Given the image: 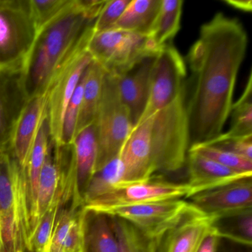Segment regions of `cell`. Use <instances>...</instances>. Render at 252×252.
I'll use <instances>...</instances> for the list:
<instances>
[{"label": "cell", "instance_id": "obj_10", "mask_svg": "<svg viewBox=\"0 0 252 252\" xmlns=\"http://www.w3.org/2000/svg\"><path fill=\"white\" fill-rule=\"evenodd\" d=\"M92 61L88 50L82 51L63 66L51 79L46 92V108L51 139L56 146L61 145L63 120L67 105Z\"/></svg>", "mask_w": 252, "mask_h": 252}, {"label": "cell", "instance_id": "obj_13", "mask_svg": "<svg viewBox=\"0 0 252 252\" xmlns=\"http://www.w3.org/2000/svg\"><path fill=\"white\" fill-rule=\"evenodd\" d=\"M216 220L189 203L184 213L156 238V252H197Z\"/></svg>", "mask_w": 252, "mask_h": 252}, {"label": "cell", "instance_id": "obj_4", "mask_svg": "<svg viewBox=\"0 0 252 252\" xmlns=\"http://www.w3.org/2000/svg\"><path fill=\"white\" fill-rule=\"evenodd\" d=\"M26 228L24 170L9 144L0 150V252L26 249Z\"/></svg>", "mask_w": 252, "mask_h": 252}, {"label": "cell", "instance_id": "obj_24", "mask_svg": "<svg viewBox=\"0 0 252 252\" xmlns=\"http://www.w3.org/2000/svg\"><path fill=\"white\" fill-rule=\"evenodd\" d=\"M84 252H119L108 215L87 211Z\"/></svg>", "mask_w": 252, "mask_h": 252}, {"label": "cell", "instance_id": "obj_38", "mask_svg": "<svg viewBox=\"0 0 252 252\" xmlns=\"http://www.w3.org/2000/svg\"><path fill=\"white\" fill-rule=\"evenodd\" d=\"M51 240L48 243V244H47V246L44 248L43 250L41 252H51Z\"/></svg>", "mask_w": 252, "mask_h": 252}, {"label": "cell", "instance_id": "obj_35", "mask_svg": "<svg viewBox=\"0 0 252 252\" xmlns=\"http://www.w3.org/2000/svg\"><path fill=\"white\" fill-rule=\"evenodd\" d=\"M204 144L214 146L227 151L235 153L242 157L252 160V135L240 138L227 137L221 133L215 139Z\"/></svg>", "mask_w": 252, "mask_h": 252}, {"label": "cell", "instance_id": "obj_16", "mask_svg": "<svg viewBox=\"0 0 252 252\" xmlns=\"http://www.w3.org/2000/svg\"><path fill=\"white\" fill-rule=\"evenodd\" d=\"M156 56L144 59L127 71L117 76L121 98L129 110L133 129L144 114L148 102Z\"/></svg>", "mask_w": 252, "mask_h": 252}, {"label": "cell", "instance_id": "obj_39", "mask_svg": "<svg viewBox=\"0 0 252 252\" xmlns=\"http://www.w3.org/2000/svg\"><path fill=\"white\" fill-rule=\"evenodd\" d=\"M51 252H64L63 249H51Z\"/></svg>", "mask_w": 252, "mask_h": 252}, {"label": "cell", "instance_id": "obj_30", "mask_svg": "<svg viewBox=\"0 0 252 252\" xmlns=\"http://www.w3.org/2000/svg\"><path fill=\"white\" fill-rule=\"evenodd\" d=\"M189 150L199 153L232 170L252 175V160L235 153L204 144L191 146Z\"/></svg>", "mask_w": 252, "mask_h": 252}, {"label": "cell", "instance_id": "obj_7", "mask_svg": "<svg viewBox=\"0 0 252 252\" xmlns=\"http://www.w3.org/2000/svg\"><path fill=\"white\" fill-rule=\"evenodd\" d=\"M148 36L118 29L94 33L88 46L93 61L106 73L119 76L144 59L157 55Z\"/></svg>", "mask_w": 252, "mask_h": 252}, {"label": "cell", "instance_id": "obj_40", "mask_svg": "<svg viewBox=\"0 0 252 252\" xmlns=\"http://www.w3.org/2000/svg\"><path fill=\"white\" fill-rule=\"evenodd\" d=\"M25 249H19L18 251H17V252H25Z\"/></svg>", "mask_w": 252, "mask_h": 252}, {"label": "cell", "instance_id": "obj_25", "mask_svg": "<svg viewBox=\"0 0 252 252\" xmlns=\"http://www.w3.org/2000/svg\"><path fill=\"white\" fill-rule=\"evenodd\" d=\"M183 4L182 0H161L157 18L148 35L149 39L158 51L169 43L179 32Z\"/></svg>", "mask_w": 252, "mask_h": 252}, {"label": "cell", "instance_id": "obj_21", "mask_svg": "<svg viewBox=\"0 0 252 252\" xmlns=\"http://www.w3.org/2000/svg\"><path fill=\"white\" fill-rule=\"evenodd\" d=\"M84 207H63L59 213L51 238V249H63L64 252H84L85 243V218Z\"/></svg>", "mask_w": 252, "mask_h": 252}, {"label": "cell", "instance_id": "obj_26", "mask_svg": "<svg viewBox=\"0 0 252 252\" xmlns=\"http://www.w3.org/2000/svg\"><path fill=\"white\" fill-rule=\"evenodd\" d=\"M110 220L119 243V252H156V238L146 235L122 218L110 217Z\"/></svg>", "mask_w": 252, "mask_h": 252}, {"label": "cell", "instance_id": "obj_15", "mask_svg": "<svg viewBox=\"0 0 252 252\" xmlns=\"http://www.w3.org/2000/svg\"><path fill=\"white\" fill-rule=\"evenodd\" d=\"M150 125L149 118L135 126L125 143L119 156L122 166L120 184L142 182L154 176L150 151Z\"/></svg>", "mask_w": 252, "mask_h": 252}, {"label": "cell", "instance_id": "obj_2", "mask_svg": "<svg viewBox=\"0 0 252 252\" xmlns=\"http://www.w3.org/2000/svg\"><path fill=\"white\" fill-rule=\"evenodd\" d=\"M101 7L90 0L71 3L38 33L24 66L29 98L45 95L51 79L64 63L89 44Z\"/></svg>", "mask_w": 252, "mask_h": 252}, {"label": "cell", "instance_id": "obj_20", "mask_svg": "<svg viewBox=\"0 0 252 252\" xmlns=\"http://www.w3.org/2000/svg\"><path fill=\"white\" fill-rule=\"evenodd\" d=\"M51 140L49 119H48L46 108L45 116L42 119L40 127L35 138L34 143L31 150L27 163L24 169L26 206H27V228H26V240L34 218L39 177H40L41 171L48 153Z\"/></svg>", "mask_w": 252, "mask_h": 252}, {"label": "cell", "instance_id": "obj_11", "mask_svg": "<svg viewBox=\"0 0 252 252\" xmlns=\"http://www.w3.org/2000/svg\"><path fill=\"white\" fill-rule=\"evenodd\" d=\"M189 203L181 199L115 206L96 213L117 217L127 221L149 237L157 238L187 209Z\"/></svg>", "mask_w": 252, "mask_h": 252}, {"label": "cell", "instance_id": "obj_19", "mask_svg": "<svg viewBox=\"0 0 252 252\" xmlns=\"http://www.w3.org/2000/svg\"><path fill=\"white\" fill-rule=\"evenodd\" d=\"M46 106V94L29 98L13 132L10 145L23 170L45 116Z\"/></svg>", "mask_w": 252, "mask_h": 252}, {"label": "cell", "instance_id": "obj_8", "mask_svg": "<svg viewBox=\"0 0 252 252\" xmlns=\"http://www.w3.org/2000/svg\"><path fill=\"white\" fill-rule=\"evenodd\" d=\"M186 77V63L179 51L172 44L163 45L155 58L148 102L136 126L170 104L187 85Z\"/></svg>", "mask_w": 252, "mask_h": 252}, {"label": "cell", "instance_id": "obj_1", "mask_svg": "<svg viewBox=\"0 0 252 252\" xmlns=\"http://www.w3.org/2000/svg\"><path fill=\"white\" fill-rule=\"evenodd\" d=\"M247 46V32L237 19L219 12L200 26L187 55L191 73L187 94L190 147L222 133Z\"/></svg>", "mask_w": 252, "mask_h": 252}, {"label": "cell", "instance_id": "obj_29", "mask_svg": "<svg viewBox=\"0 0 252 252\" xmlns=\"http://www.w3.org/2000/svg\"><path fill=\"white\" fill-rule=\"evenodd\" d=\"M63 207H64L63 195L60 194L42 215L33 234L26 243V249L29 252H41L51 241L59 213Z\"/></svg>", "mask_w": 252, "mask_h": 252}, {"label": "cell", "instance_id": "obj_9", "mask_svg": "<svg viewBox=\"0 0 252 252\" xmlns=\"http://www.w3.org/2000/svg\"><path fill=\"white\" fill-rule=\"evenodd\" d=\"M189 187L186 184L169 182L153 176L147 181L132 184H119L108 194L88 203L84 209L98 212L107 208L154 203L164 200L187 198Z\"/></svg>", "mask_w": 252, "mask_h": 252}, {"label": "cell", "instance_id": "obj_12", "mask_svg": "<svg viewBox=\"0 0 252 252\" xmlns=\"http://www.w3.org/2000/svg\"><path fill=\"white\" fill-rule=\"evenodd\" d=\"M189 203L194 208L219 220L252 211V178L208 190L189 197Z\"/></svg>", "mask_w": 252, "mask_h": 252}, {"label": "cell", "instance_id": "obj_27", "mask_svg": "<svg viewBox=\"0 0 252 252\" xmlns=\"http://www.w3.org/2000/svg\"><path fill=\"white\" fill-rule=\"evenodd\" d=\"M229 130L222 132L224 135L240 138L252 135V74L249 73L247 83L241 96L233 103Z\"/></svg>", "mask_w": 252, "mask_h": 252}, {"label": "cell", "instance_id": "obj_14", "mask_svg": "<svg viewBox=\"0 0 252 252\" xmlns=\"http://www.w3.org/2000/svg\"><path fill=\"white\" fill-rule=\"evenodd\" d=\"M29 99L24 67L0 70V150L11 142L17 121Z\"/></svg>", "mask_w": 252, "mask_h": 252}, {"label": "cell", "instance_id": "obj_5", "mask_svg": "<svg viewBox=\"0 0 252 252\" xmlns=\"http://www.w3.org/2000/svg\"><path fill=\"white\" fill-rule=\"evenodd\" d=\"M94 125L97 143V172L119 157L133 130L129 110L121 98L116 75L105 72Z\"/></svg>", "mask_w": 252, "mask_h": 252}, {"label": "cell", "instance_id": "obj_6", "mask_svg": "<svg viewBox=\"0 0 252 252\" xmlns=\"http://www.w3.org/2000/svg\"><path fill=\"white\" fill-rule=\"evenodd\" d=\"M37 34L31 0H0V70L24 67Z\"/></svg>", "mask_w": 252, "mask_h": 252}, {"label": "cell", "instance_id": "obj_33", "mask_svg": "<svg viewBox=\"0 0 252 252\" xmlns=\"http://www.w3.org/2000/svg\"><path fill=\"white\" fill-rule=\"evenodd\" d=\"M130 0H107L94 25L95 33L113 29Z\"/></svg>", "mask_w": 252, "mask_h": 252}, {"label": "cell", "instance_id": "obj_28", "mask_svg": "<svg viewBox=\"0 0 252 252\" xmlns=\"http://www.w3.org/2000/svg\"><path fill=\"white\" fill-rule=\"evenodd\" d=\"M121 180L122 166L119 157L94 174L84 196L83 207L85 205L108 194L116 185L120 184Z\"/></svg>", "mask_w": 252, "mask_h": 252}, {"label": "cell", "instance_id": "obj_36", "mask_svg": "<svg viewBox=\"0 0 252 252\" xmlns=\"http://www.w3.org/2000/svg\"><path fill=\"white\" fill-rule=\"evenodd\" d=\"M221 237L216 225L203 239L197 252H217Z\"/></svg>", "mask_w": 252, "mask_h": 252}, {"label": "cell", "instance_id": "obj_23", "mask_svg": "<svg viewBox=\"0 0 252 252\" xmlns=\"http://www.w3.org/2000/svg\"><path fill=\"white\" fill-rule=\"evenodd\" d=\"M160 4L161 0H130L111 29L148 36L157 18Z\"/></svg>", "mask_w": 252, "mask_h": 252}, {"label": "cell", "instance_id": "obj_31", "mask_svg": "<svg viewBox=\"0 0 252 252\" xmlns=\"http://www.w3.org/2000/svg\"><path fill=\"white\" fill-rule=\"evenodd\" d=\"M84 83H85V73L64 113L61 145H69L73 144L76 137V126H77L79 113H80Z\"/></svg>", "mask_w": 252, "mask_h": 252}, {"label": "cell", "instance_id": "obj_32", "mask_svg": "<svg viewBox=\"0 0 252 252\" xmlns=\"http://www.w3.org/2000/svg\"><path fill=\"white\" fill-rule=\"evenodd\" d=\"M73 0H31L32 12L38 33L60 15Z\"/></svg>", "mask_w": 252, "mask_h": 252}, {"label": "cell", "instance_id": "obj_37", "mask_svg": "<svg viewBox=\"0 0 252 252\" xmlns=\"http://www.w3.org/2000/svg\"><path fill=\"white\" fill-rule=\"evenodd\" d=\"M224 2L232 8L244 12H252V2L251 0H224Z\"/></svg>", "mask_w": 252, "mask_h": 252}, {"label": "cell", "instance_id": "obj_18", "mask_svg": "<svg viewBox=\"0 0 252 252\" xmlns=\"http://www.w3.org/2000/svg\"><path fill=\"white\" fill-rule=\"evenodd\" d=\"M75 184L70 208L84 206V196L95 172L97 143L94 125L85 128L75 137L73 142Z\"/></svg>", "mask_w": 252, "mask_h": 252}, {"label": "cell", "instance_id": "obj_17", "mask_svg": "<svg viewBox=\"0 0 252 252\" xmlns=\"http://www.w3.org/2000/svg\"><path fill=\"white\" fill-rule=\"evenodd\" d=\"M186 163L188 167V182L187 184L190 189L187 198L198 193L252 176L250 174L232 170L190 150H189Z\"/></svg>", "mask_w": 252, "mask_h": 252}, {"label": "cell", "instance_id": "obj_3", "mask_svg": "<svg viewBox=\"0 0 252 252\" xmlns=\"http://www.w3.org/2000/svg\"><path fill=\"white\" fill-rule=\"evenodd\" d=\"M187 85L166 107L150 118V151L154 173L175 172L187 163L190 147Z\"/></svg>", "mask_w": 252, "mask_h": 252}, {"label": "cell", "instance_id": "obj_34", "mask_svg": "<svg viewBox=\"0 0 252 252\" xmlns=\"http://www.w3.org/2000/svg\"><path fill=\"white\" fill-rule=\"evenodd\" d=\"M234 224L231 225L230 231L220 232L221 238L228 239L244 246L252 244V211L244 212L234 216Z\"/></svg>", "mask_w": 252, "mask_h": 252}, {"label": "cell", "instance_id": "obj_22", "mask_svg": "<svg viewBox=\"0 0 252 252\" xmlns=\"http://www.w3.org/2000/svg\"><path fill=\"white\" fill-rule=\"evenodd\" d=\"M105 71L95 62H91L85 72V83L76 136L85 128L94 125L101 98Z\"/></svg>", "mask_w": 252, "mask_h": 252}]
</instances>
